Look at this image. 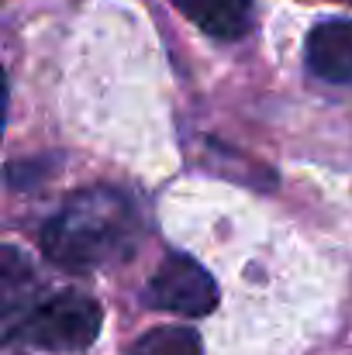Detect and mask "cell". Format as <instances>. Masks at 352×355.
Listing matches in <instances>:
<instances>
[{
    "label": "cell",
    "mask_w": 352,
    "mask_h": 355,
    "mask_svg": "<svg viewBox=\"0 0 352 355\" xmlns=\"http://www.w3.org/2000/svg\"><path fill=\"white\" fill-rule=\"evenodd\" d=\"M128 355H201V338L194 328H156L142 335Z\"/></svg>",
    "instance_id": "obj_7"
},
{
    "label": "cell",
    "mask_w": 352,
    "mask_h": 355,
    "mask_svg": "<svg viewBox=\"0 0 352 355\" xmlns=\"http://www.w3.org/2000/svg\"><path fill=\"white\" fill-rule=\"evenodd\" d=\"M304 62L311 76L332 87H352V21L335 17L315 24L304 42Z\"/></svg>",
    "instance_id": "obj_4"
},
{
    "label": "cell",
    "mask_w": 352,
    "mask_h": 355,
    "mask_svg": "<svg viewBox=\"0 0 352 355\" xmlns=\"http://www.w3.org/2000/svg\"><path fill=\"white\" fill-rule=\"evenodd\" d=\"M145 221L138 204L117 187H87L62 200L42 225V252L66 272H97L121 266L142 245Z\"/></svg>",
    "instance_id": "obj_1"
},
{
    "label": "cell",
    "mask_w": 352,
    "mask_h": 355,
    "mask_svg": "<svg viewBox=\"0 0 352 355\" xmlns=\"http://www.w3.org/2000/svg\"><path fill=\"white\" fill-rule=\"evenodd\" d=\"M342 3H352V0H342Z\"/></svg>",
    "instance_id": "obj_8"
},
{
    "label": "cell",
    "mask_w": 352,
    "mask_h": 355,
    "mask_svg": "<svg viewBox=\"0 0 352 355\" xmlns=\"http://www.w3.org/2000/svg\"><path fill=\"white\" fill-rule=\"evenodd\" d=\"M142 304L180 318H204L218 307V286L194 255L169 252L152 272V279L145 283Z\"/></svg>",
    "instance_id": "obj_3"
},
{
    "label": "cell",
    "mask_w": 352,
    "mask_h": 355,
    "mask_svg": "<svg viewBox=\"0 0 352 355\" xmlns=\"http://www.w3.org/2000/svg\"><path fill=\"white\" fill-rule=\"evenodd\" d=\"M35 276L28 259L7 245L3 248V266H0V314H3V328L14 324L24 311H28V290H31Z\"/></svg>",
    "instance_id": "obj_6"
},
{
    "label": "cell",
    "mask_w": 352,
    "mask_h": 355,
    "mask_svg": "<svg viewBox=\"0 0 352 355\" xmlns=\"http://www.w3.org/2000/svg\"><path fill=\"white\" fill-rule=\"evenodd\" d=\"M169 3L218 42H235L252 28V0H169Z\"/></svg>",
    "instance_id": "obj_5"
},
{
    "label": "cell",
    "mask_w": 352,
    "mask_h": 355,
    "mask_svg": "<svg viewBox=\"0 0 352 355\" xmlns=\"http://www.w3.org/2000/svg\"><path fill=\"white\" fill-rule=\"evenodd\" d=\"M104 324L101 304L83 290H59L49 300L28 307L3 328V342H24L45 352H83L97 342Z\"/></svg>",
    "instance_id": "obj_2"
}]
</instances>
